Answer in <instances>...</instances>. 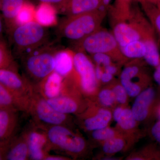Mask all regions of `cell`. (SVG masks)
I'll use <instances>...</instances> for the list:
<instances>
[{
  "instance_id": "obj_39",
  "label": "cell",
  "mask_w": 160,
  "mask_h": 160,
  "mask_svg": "<svg viewBox=\"0 0 160 160\" xmlns=\"http://www.w3.org/2000/svg\"><path fill=\"white\" fill-rule=\"evenodd\" d=\"M153 78L155 82L160 87V64L155 68L153 72Z\"/></svg>"
},
{
  "instance_id": "obj_36",
  "label": "cell",
  "mask_w": 160,
  "mask_h": 160,
  "mask_svg": "<svg viewBox=\"0 0 160 160\" xmlns=\"http://www.w3.org/2000/svg\"><path fill=\"white\" fill-rule=\"evenodd\" d=\"M39 3H46L51 4L54 6L56 8H58L63 3L65 2L67 0H36Z\"/></svg>"
},
{
  "instance_id": "obj_8",
  "label": "cell",
  "mask_w": 160,
  "mask_h": 160,
  "mask_svg": "<svg viewBox=\"0 0 160 160\" xmlns=\"http://www.w3.org/2000/svg\"><path fill=\"white\" fill-rule=\"evenodd\" d=\"M155 96L154 89L149 87L141 91L136 97L131 109L137 122L144 121L148 117L149 109L154 101Z\"/></svg>"
},
{
  "instance_id": "obj_38",
  "label": "cell",
  "mask_w": 160,
  "mask_h": 160,
  "mask_svg": "<svg viewBox=\"0 0 160 160\" xmlns=\"http://www.w3.org/2000/svg\"><path fill=\"white\" fill-rule=\"evenodd\" d=\"M113 75L111 73L104 71L101 78V81L104 83L109 82L113 78Z\"/></svg>"
},
{
  "instance_id": "obj_37",
  "label": "cell",
  "mask_w": 160,
  "mask_h": 160,
  "mask_svg": "<svg viewBox=\"0 0 160 160\" xmlns=\"http://www.w3.org/2000/svg\"><path fill=\"white\" fill-rule=\"evenodd\" d=\"M123 109H124V108H123V107L119 106V107L115 108L114 111H113V113H112V117H113V119L117 123L118 122V121L119 119L120 116H121L122 112Z\"/></svg>"
},
{
  "instance_id": "obj_26",
  "label": "cell",
  "mask_w": 160,
  "mask_h": 160,
  "mask_svg": "<svg viewBox=\"0 0 160 160\" xmlns=\"http://www.w3.org/2000/svg\"><path fill=\"white\" fill-rule=\"evenodd\" d=\"M28 147L25 143H21L9 152L7 158L9 160H23L26 158Z\"/></svg>"
},
{
  "instance_id": "obj_24",
  "label": "cell",
  "mask_w": 160,
  "mask_h": 160,
  "mask_svg": "<svg viewBox=\"0 0 160 160\" xmlns=\"http://www.w3.org/2000/svg\"><path fill=\"white\" fill-rule=\"evenodd\" d=\"M137 122L131 109L124 108L117 123L123 130H129L135 127Z\"/></svg>"
},
{
  "instance_id": "obj_32",
  "label": "cell",
  "mask_w": 160,
  "mask_h": 160,
  "mask_svg": "<svg viewBox=\"0 0 160 160\" xmlns=\"http://www.w3.org/2000/svg\"><path fill=\"white\" fill-rule=\"evenodd\" d=\"M92 58L96 65L104 67L111 64V56L105 53H96L91 55Z\"/></svg>"
},
{
  "instance_id": "obj_15",
  "label": "cell",
  "mask_w": 160,
  "mask_h": 160,
  "mask_svg": "<svg viewBox=\"0 0 160 160\" xmlns=\"http://www.w3.org/2000/svg\"><path fill=\"white\" fill-rule=\"evenodd\" d=\"M111 112L107 109H99L97 113L85 120V127L89 131H94L108 126L112 118Z\"/></svg>"
},
{
  "instance_id": "obj_1",
  "label": "cell",
  "mask_w": 160,
  "mask_h": 160,
  "mask_svg": "<svg viewBox=\"0 0 160 160\" xmlns=\"http://www.w3.org/2000/svg\"><path fill=\"white\" fill-rule=\"evenodd\" d=\"M6 32L15 56L22 57L29 52L50 42L47 28L36 21L17 25Z\"/></svg>"
},
{
  "instance_id": "obj_7",
  "label": "cell",
  "mask_w": 160,
  "mask_h": 160,
  "mask_svg": "<svg viewBox=\"0 0 160 160\" xmlns=\"http://www.w3.org/2000/svg\"><path fill=\"white\" fill-rule=\"evenodd\" d=\"M102 4V0H67L57 9L58 13L69 17L97 11Z\"/></svg>"
},
{
  "instance_id": "obj_25",
  "label": "cell",
  "mask_w": 160,
  "mask_h": 160,
  "mask_svg": "<svg viewBox=\"0 0 160 160\" xmlns=\"http://www.w3.org/2000/svg\"><path fill=\"white\" fill-rule=\"evenodd\" d=\"M125 146V142L121 138L116 137L104 142L103 150L107 154H114L122 151Z\"/></svg>"
},
{
  "instance_id": "obj_22",
  "label": "cell",
  "mask_w": 160,
  "mask_h": 160,
  "mask_svg": "<svg viewBox=\"0 0 160 160\" xmlns=\"http://www.w3.org/2000/svg\"><path fill=\"white\" fill-rule=\"evenodd\" d=\"M0 81L3 86L12 89H19L23 86V82L20 77L9 69H1Z\"/></svg>"
},
{
  "instance_id": "obj_2",
  "label": "cell",
  "mask_w": 160,
  "mask_h": 160,
  "mask_svg": "<svg viewBox=\"0 0 160 160\" xmlns=\"http://www.w3.org/2000/svg\"><path fill=\"white\" fill-rule=\"evenodd\" d=\"M105 12L100 9L76 16L65 17L57 25L58 38H64L75 44L101 27Z\"/></svg>"
},
{
  "instance_id": "obj_45",
  "label": "cell",
  "mask_w": 160,
  "mask_h": 160,
  "mask_svg": "<svg viewBox=\"0 0 160 160\" xmlns=\"http://www.w3.org/2000/svg\"><path fill=\"white\" fill-rule=\"evenodd\" d=\"M121 1L123 2H129V1H131V0H121Z\"/></svg>"
},
{
  "instance_id": "obj_31",
  "label": "cell",
  "mask_w": 160,
  "mask_h": 160,
  "mask_svg": "<svg viewBox=\"0 0 160 160\" xmlns=\"http://www.w3.org/2000/svg\"><path fill=\"white\" fill-rule=\"evenodd\" d=\"M112 90L114 94L116 102L120 104H125L129 96L126 89L121 84L116 85Z\"/></svg>"
},
{
  "instance_id": "obj_34",
  "label": "cell",
  "mask_w": 160,
  "mask_h": 160,
  "mask_svg": "<svg viewBox=\"0 0 160 160\" xmlns=\"http://www.w3.org/2000/svg\"><path fill=\"white\" fill-rule=\"evenodd\" d=\"M11 96L2 84L0 85V103L2 106H8L11 103Z\"/></svg>"
},
{
  "instance_id": "obj_18",
  "label": "cell",
  "mask_w": 160,
  "mask_h": 160,
  "mask_svg": "<svg viewBox=\"0 0 160 160\" xmlns=\"http://www.w3.org/2000/svg\"><path fill=\"white\" fill-rule=\"evenodd\" d=\"M62 77L54 71L46 77L44 89L47 97L51 98L56 97L58 95L62 87Z\"/></svg>"
},
{
  "instance_id": "obj_48",
  "label": "cell",
  "mask_w": 160,
  "mask_h": 160,
  "mask_svg": "<svg viewBox=\"0 0 160 160\" xmlns=\"http://www.w3.org/2000/svg\"><path fill=\"white\" fill-rule=\"evenodd\" d=\"M159 116H160V109L159 110Z\"/></svg>"
},
{
  "instance_id": "obj_21",
  "label": "cell",
  "mask_w": 160,
  "mask_h": 160,
  "mask_svg": "<svg viewBox=\"0 0 160 160\" xmlns=\"http://www.w3.org/2000/svg\"><path fill=\"white\" fill-rule=\"evenodd\" d=\"M36 8L33 4L26 1L17 16L15 26L23 25L35 21Z\"/></svg>"
},
{
  "instance_id": "obj_10",
  "label": "cell",
  "mask_w": 160,
  "mask_h": 160,
  "mask_svg": "<svg viewBox=\"0 0 160 160\" xmlns=\"http://www.w3.org/2000/svg\"><path fill=\"white\" fill-rule=\"evenodd\" d=\"M27 0H0L2 20L6 31L15 26L17 16Z\"/></svg>"
},
{
  "instance_id": "obj_9",
  "label": "cell",
  "mask_w": 160,
  "mask_h": 160,
  "mask_svg": "<svg viewBox=\"0 0 160 160\" xmlns=\"http://www.w3.org/2000/svg\"><path fill=\"white\" fill-rule=\"evenodd\" d=\"M150 32L145 35L134 25L125 22H120L113 27L112 33L120 48L132 42L143 40Z\"/></svg>"
},
{
  "instance_id": "obj_19",
  "label": "cell",
  "mask_w": 160,
  "mask_h": 160,
  "mask_svg": "<svg viewBox=\"0 0 160 160\" xmlns=\"http://www.w3.org/2000/svg\"><path fill=\"white\" fill-rule=\"evenodd\" d=\"M146 12L154 29L160 51V9L154 3L146 2Z\"/></svg>"
},
{
  "instance_id": "obj_3",
  "label": "cell",
  "mask_w": 160,
  "mask_h": 160,
  "mask_svg": "<svg viewBox=\"0 0 160 160\" xmlns=\"http://www.w3.org/2000/svg\"><path fill=\"white\" fill-rule=\"evenodd\" d=\"M58 49L50 42L23 55L21 58L29 74L41 79L54 71V54Z\"/></svg>"
},
{
  "instance_id": "obj_6",
  "label": "cell",
  "mask_w": 160,
  "mask_h": 160,
  "mask_svg": "<svg viewBox=\"0 0 160 160\" xmlns=\"http://www.w3.org/2000/svg\"><path fill=\"white\" fill-rule=\"evenodd\" d=\"M48 137L53 144L67 151L77 153L82 151L85 148L83 138L72 134L62 126L52 127L48 132Z\"/></svg>"
},
{
  "instance_id": "obj_35",
  "label": "cell",
  "mask_w": 160,
  "mask_h": 160,
  "mask_svg": "<svg viewBox=\"0 0 160 160\" xmlns=\"http://www.w3.org/2000/svg\"><path fill=\"white\" fill-rule=\"evenodd\" d=\"M151 133L155 140L160 143V120L155 123L152 126Z\"/></svg>"
},
{
  "instance_id": "obj_13",
  "label": "cell",
  "mask_w": 160,
  "mask_h": 160,
  "mask_svg": "<svg viewBox=\"0 0 160 160\" xmlns=\"http://www.w3.org/2000/svg\"><path fill=\"white\" fill-rule=\"evenodd\" d=\"M143 41L146 47L144 59L149 66L156 68L160 64V51L154 30L149 32Z\"/></svg>"
},
{
  "instance_id": "obj_5",
  "label": "cell",
  "mask_w": 160,
  "mask_h": 160,
  "mask_svg": "<svg viewBox=\"0 0 160 160\" xmlns=\"http://www.w3.org/2000/svg\"><path fill=\"white\" fill-rule=\"evenodd\" d=\"M74 69L79 77L83 90L92 93L97 87L95 67L85 52L75 51L74 55Z\"/></svg>"
},
{
  "instance_id": "obj_44",
  "label": "cell",
  "mask_w": 160,
  "mask_h": 160,
  "mask_svg": "<svg viewBox=\"0 0 160 160\" xmlns=\"http://www.w3.org/2000/svg\"><path fill=\"white\" fill-rule=\"evenodd\" d=\"M155 5H156L160 9V0H157V1L156 4Z\"/></svg>"
},
{
  "instance_id": "obj_30",
  "label": "cell",
  "mask_w": 160,
  "mask_h": 160,
  "mask_svg": "<svg viewBox=\"0 0 160 160\" xmlns=\"http://www.w3.org/2000/svg\"><path fill=\"white\" fill-rule=\"evenodd\" d=\"M140 72L138 66L131 65L126 66L121 72L120 80H132L136 77Z\"/></svg>"
},
{
  "instance_id": "obj_42",
  "label": "cell",
  "mask_w": 160,
  "mask_h": 160,
  "mask_svg": "<svg viewBox=\"0 0 160 160\" xmlns=\"http://www.w3.org/2000/svg\"><path fill=\"white\" fill-rule=\"evenodd\" d=\"M111 1L112 0H102V4L106 7L109 6V4L111 2Z\"/></svg>"
},
{
  "instance_id": "obj_29",
  "label": "cell",
  "mask_w": 160,
  "mask_h": 160,
  "mask_svg": "<svg viewBox=\"0 0 160 160\" xmlns=\"http://www.w3.org/2000/svg\"><path fill=\"white\" fill-rule=\"evenodd\" d=\"M98 99L101 104L105 107H110L116 102L114 94L111 89H103L99 93Z\"/></svg>"
},
{
  "instance_id": "obj_23",
  "label": "cell",
  "mask_w": 160,
  "mask_h": 160,
  "mask_svg": "<svg viewBox=\"0 0 160 160\" xmlns=\"http://www.w3.org/2000/svg\"><path fill=\"white\" fill-rule=\"evenodd\" d=\"M13 53L9 47V44L1 38L0 41V65L2 69H7L10 65H13Z\"/></svg>"
},
{
  "instance_id": "obj_27",
  "label": "cell",
  "mask_w": 160,
  "mask_h": 160,
  "mask_svg": "<svg viewBox=\"0 0 160 160\" xmlns=\"http://www.w3.org/2000/svg\"><path fill=\"white\" fill-rule=\"evenodd\" d=\"M92 137L98 141H105L115 137V132L112 128L107 127L93 131Z\"/></svg>"
},
{
  "instance_id": "obj_4",
  "label": "cell",
  "mask_w": 160,
  "mask_h": 160,
  "mask_svg": "<svg viewBox=\"0 0 160 160\" xmlns=\"http://www.w3.org/2000/svg\"><path fill=\"white\" fill-rule=\"evenodd\" d=\"M74 44L76 51H82L91 55L105 53L112 56L115 52H121L113 33L101 27Z\"/></svg>"
},
{
  "instance_id": "obj_20",
  "label": "cell",
  "mask_w": 160,
  "mask_h": 160,
  "mask_svg": "<svg viewBox=\"0 0 160 160\" xmlns=\"http://www.w3.org/2000/svg\"><path fill=\"white\" fill-rule=\"evenodd\" d=\"M45 139L43 135L33 132L29 136V150L32 158L41 160L43 157L42 148L45 143Z\"/></svg>"
},
{
  "instance_id": "obj_33",
  "label": "cell",
  "mask_w": 160,
  "mask_h": 160,
  "mask_svg": "<svg viewBox=\"0 0 160 160\" xmlns=\"http://www.w3.org/2000/svg\"><path fill=\"white\" fill-rule=\"evenodd\" d=\"M9 115L7 112L3 110L0 112V137H3L6 133L8 124H9Z\"/></svg>"
},
{
  "instance_id": "obj_40",
  "label": "cell",
  "mask_w": 160,
  "mask_h": 160,
  "mask_svg": "<svg viewBox=\"0 0 160 160\" xmlns=\"http://www.w3.org/2000/svg\"><path fill=\"white\" fill-rule=\"evenodd\" d=\"M95 71L96 77L98 81H101L102 75L104 72L102 67L99 65H96L95 67Z\"/></svg>"
},
{
  "instance_id": "obj_17",
  "label": "cell",
  "mask_w": 160,
  "mask_h": 160,
  "mask_svg": "<svg viewBox=\"0 0 160 160\" xmlns=\"http://www.w3.org/2000/svg\"><path fill=\"white\" fill-rule=\"evenodd\" d=\"M119 48L122 55L128 58H142L146 54V45L143 40L132 42Z\"/></svg>"
},
{
  "instance_id": "obj_28",
  "label": "cell",
  "mask_w": 160,
  "mask_h": 160,
  "mask_svg": "<svg viewBox=\"0 0 160 160\" xmlns=\"http://www.w3.org/2000/svg\"><path fill=\"white\" fill-rule=\"evenodd\" d=\"M120 82L130 97H136L142 91L141 86L137 83L129 80H120Z\"/></svg>"
},
{
  "instance_id": "obj_46",
  "label": "cell",
  "mask_w": 160,
  "mask_h": 160,
  "mask_svg": "<svg viewBox=\"0 0 160 160\" xmlns=\"http://www.w3.org/2000/svg\"><path fill=\"white\" fill-rule=\"evenodd\" d=\"M157 1V0H152V3H154V4H156Z\"/></svg>"
},
{
  "instance_id": "obj_12",
  "label": "cell",
  "mask_w": 160,
  "mask_h": 160,
  "mask_svg": "<svg viewBox=\"0 0 160 160\" xmlns=\"http://www.w3.org/2000/svg\"><path fill=\"white\" fill-rule=\"evenodd\" d=\"M58 14L57 9L53 5L40 3L36 8L35 21L46 28L57 26Z\"/></svg>"
},
{
  "instance_id": "obj_14",
  "label": "cell",
  "mask_w": 160,
  "mask_h": 160,
  "mask_svg": "<svg viewBox=\"0 0 160 160\" xmlns=\"http://www.w3.org/2000/svg\"><path fill=\"white\" fill-rule=\"evenodd\" d=\"M37 111L40 119L45 122L58 125L66 119L65 114L55 110L45 100H41L38 103Z\"/></svg>"
},
{
  "instance_id": "obj_47",
  "label": "cell",
  "mask_w": 160,
  "mask_h": 160,
  "mask_svg": "<svg viewBox=\"0 0 160 160\" xmlns=\"http://www.w3.org/2000/svg\"><path fill=\"white\" fill-rule=\"evenodd\" d=\"M149 2H152V0H149Z\"/></svg>"
},
{
  "instance_id": "obj_41",
  "label": "cell",
  "mask_w": 160,
  "mask_h": 160,
  "mask_svg": "<svg viewBox=\"0 0 160 160\" xmlns=\"http://www.w3.org/2000/svg\"><path fill=\"white\" fill-rule=\"evenodd\" d=\"M103 68H104V71L111 73V74L113 75L115 74L117 72V68L115 66H113V65H112V64L105 66V67H103Z\"/></svg>"
},
{
  "instance_id": "obj_11",
  "label": "cell",
  "mask_w": 160,
  "mask_h": 160,
  "mask_svg": "<svg viewBox=\"0 0 160 160\" xmlns=\"http://www.w3.org/2000/svg\"><path fill=\"white\" fill-rule=\"evenodd\" d=\"M75 51L69 48H58L54 54V70L62 77L70 74L74 68Z\"/></svg>"
},
{
  "instance_id": "obj_49",
  "label": "cell",
  "mask_w": 160,
  "mask_h": 160,
  "mask_svg": "<svg viewBox=\"0 0 160 160\" xmlns=\"http://www.w3.org/2000/svg\"></svg>"
},
{
  "instance_id": "obj_16",
  "label": "cell",
  "mask_w": 160,
  "mask_h": 160,
  "mask_svg": "<svg viewBox=\"0 0 160 160\" xmlns=\"http://www.w3.org/2000/svg\"><path fill=\"white\" fill-rule=\"evenodd\" d=\"M47 102L55 110L63 114L73 113L78 109L77 104L73 100L65 97L51 98Z\"/></svg>"
},
{
  "instance_id": "obj_43",
  "label": "cell",
  "mask_w": 160,
  "mask_h": 160,
  "mask_svg": "<svg viewBox=\"0 0 160 160\" xmlns=\"http://www.w3.org/2000/svg\"><path fill=\"white\" fill-rule=\"evenodd\" d=\"M46 160H63L62 158L60 157H50L47 158Z\"/></svg>"
}]
</instances>
